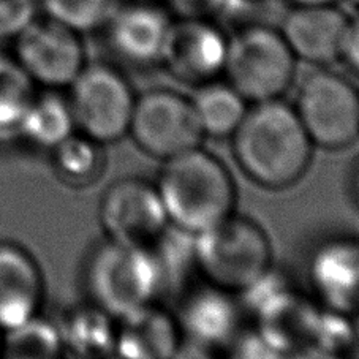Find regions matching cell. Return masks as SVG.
Segmentation results:
<instances>
[{"mask_svg": "<svg viewBox=\"0 0 359 359\" xmlns=\"http://www.w3.org/2000/svg\"><path fill=\"white\" fill-rule=\"evenodd\" d=\"M231 138L241 170L264 189L296 184L312 162L313 142L294 108L280 98L253 103Z\"/></svg>", "mask_w": 359, "mask_h": 359, "instance_id": "6da1fadb", "label": "cell"}, {"mask_svg": "<svg viewBox=\"0 0 359 359\" xmlns=\"http://www.w3.org/2000/svg\"><path fill=\"white\" fill-rule=\"evenodd\" d=\"M157 190L170 224L191 234L234 214L236 187L230 171L201 147L165 160Z\"/></svg>", "mask_w": 359, "mask_h": 359, "instance_id": "7a4b0ae2", "label": "cell"}, {"mask_svg": "<svg viewBox=\"0 0 359 359\" xmlns=\"http://www.w3.org/2000/svg\"><path fill=\"white\" fill-rule=\"evenodd\" d=\"M195 250L206 283L234 294L272 266L268 234L253 220L234 214L195 234Z\"/></svg>", "mask_w": 359, "mask_h": 359, "instance_id": "3957f363", "label": "cell"}, {"mask_svg": "<svg viewBox=\"0 0 359 359\" xmlns=\"http://www.w3.org/2000/svg\"><path fill=\"white\" fill-rule=\"evenodd\" d=\"M86 285L90 302L116 320L160 298L158 269L149 247L111 239L92 252Z\"/></svg>", "mask_w": 359, "mask_h": 359, "instance_id": "277c9868", "label": "cell"}, {"mask_svg": "<svg viewBox=\"0 0 359 359\" xmlns=\"http://www.w3.org/2000/svg\"><path fill=\"white\" fill-rule=\"evenodd\" d=\"M296 60L280 30L250 22L228 40L224 73L247 102H269L280 98L293 84Z\"/></svg>", "mask_w": 359, "mask_h": 359, "instance_id": "5b68a950", "label": "cell"}, {"mask_svg": "<svg viewBox=\"0 0 359 359\" xmlns=\"http://www.w3.org/2000/svg\"><path fill=\"white\" fill-rule=\"evenodd\" d=\"M294 111L313 146L344 149L359 136V92L345 76L320 68L304 76Z\"/></svg>", "mask_w": 359, "mask_h": 359, "instance_id": "8992f818", "label": "cell"}, {"mask_svg": "<svg viewBox=\"0 0 359 359\" xmlns=\"http://www.w3.org/2000/svg\"><path fill=\"white\" fill-rule=\"evenodd\" d=\"M76 127L100 144L128 133L136 97L127 78L108 64H86L70 86Z\"/></svg>", "mask_w": 359, "mask_h": 359, "instance_id": "52a82bcc", "label": "cell"}, {"mask_svg": "<svg viewBox=\"0 0 359 359\" xmlns=\"http://www.w3.org/2000/svg\"><path fill=\"white\" fill-rule=\"evenodd\" d=\"M128 133L140 149L162 160L200 147L204 138L190 98L170 89L136 97Z\"/></svg>", "mask_w": 359, "mask_h": 359, "instance_id": "ba28073f", "label": "cell"}, {"mask_svg": "<svg viewBox=\"0 0 359 359\" xmlns=\"http://www.w3.org/2000/svg\"><path fill=\"white\" fill-rule=\"evenodd\" d=\"M15 40L18 64L49 89L70 88L88 64L81 34L51 18H35Z\"/></svg>", "mask_w": 359, "mask_h": 359, "instance_id": "9c48e42d", "label": "cell"}, {"mask_svg": "<svg viewBox=\"0 0 359 359\" xmlns=\"http://www.w3.org/2000/svg\"><path fill=\"white\" fill-rule=\"evenodd\" d=\"M100 222L108 239L151 247L170 225L157 185L126 177L104 191Z\"/></svg>", "mask_w": 359, "mask_h": 359, "instance_id": "30bf717a", "label": "cell"}, {"mask_svg": "<svg viewBox=\"0 0 359 359\" xmlns=\"http://www.w3.org/2000/svg\"><path fill=\"white\" fill-rule=\"evenodd\" d=\"M228 40L212 20L172 18L162 64L177 81L201 86L225 72Z\"/></svg>", "mask_w": 359, "mask_h": 359, "instance_id": "8fae6325", "label": "cell"}, {"mask_svg": "<svg viewBox=\"0 0 359 359\" xmlns=\"http://www.w3.org/2000/svg\"><path fill=\"white\" fill-rule=\"evenodd\" d=\"M172 16L147 0L117 5L107 26L108 46L121 60L133 67L160 65L168 41Z\"/></svg>", "mask_w": 359, "mask_h": 359, "instance_id": "7c38bea8", "label": "cell"}, {"mask_svg": "<svg viewBox=\"0 0 359 359\" xmlns=\"http://www.w3.org/2000/svg\"><path fill=\"white\" fill-rule=\"evenodd\" d=\"M307 276L325 309L359 315V239L337 236L320 243L309 258Z\"/></svg>", "mask_w": 359, "mask_h": 359, "instance_id": "4fadbf2b", "label": "cell"}, {"mask_svg": "<svg viewBox=\"0 0 359 359\" xmlns=\"http://www.w3.org/2000/svg\"><path fill=\"white\" fill-rule=\"evenodd\" d=\"M243 315L236 294L206 283L182 294L176 321L185 342L217 351L243 330Z\"/></svg>", "mask_w": 359, "mask_h": 359, "instance_id": "5bb4252c", "label": "cell"}, {"mask_svg": "<svg viewBox=\"0 0 359 359\" xmlns=\"http://www.w3.org/2000/svg\"><path fill=\"white\" fill-rule=\"evenodd\" d=\"M350 22L337 5H296L278 30L296 59L327 65L342 59Z\"/></svg>", "mask_w": 359, "mask_h": 359, "instance_id": "9a60e30c", "label": "cell"}, {"mask_svg": "<svg viewBox=\"0 0 359 359\" xmlns=\"http://www.w3.org/2000/svg\"><path fill=\"white\" fill-rule=\"evenodd\" d=\"M45 282L35 259L21 247L0 244V330L26 325L39 313Z\"/></svg>", "mask_w": 359, "mask_h": 359, "instance_id": "2e32d148", "label": "cell"}, {"mask_svg": "<svg viewBox=\"0 0 359 359\" xmlns=\"http://www.w3.org/2000/svg\"><path fill=\"white\" fill-rule=\"evenodd\" d=\"M175 315L154 304L116 320L117 359H171L182 344Z\"/></svg>", "mask_w": 359, "mask_h": 359, "instance_id": "e0dca14e", "label": "cell"}, {"mask_svg": "<svg viewBox=\"0 0 359 359\" xmlns=\"http://www.w3.org/2000/svg\"><path fill=\"white\" fill-rule=\"evenodd\" d=\"M320 309L301 296L294 288L259 312L257 330L285 355H292L302 346L313 344Z\"/></svg>", "mask_w": 359, "mask_h": 359, "instance_id": "ac0fdd59", "label": "cell"}, {"mask_svg": "<svg viewBox=\"0 0 359 359\" xmlns=\"http://www.w3.org/2000/svg\"><path fill=\"white\" fill-rule=\"evenodd\" d=\"M64 359H113L116 318L94 302L65 313L57 326Z\"/></svg>", "mask_w": 359, "mask_h": 359, "instance_id": "d6986e66", "label": "cell"}, {"mask_svg": "<svg viewBox=\"0 0 359 359\" xmlns=\"http://www.w3.org/2000/svg\"><path fill=\"white\" fill-rule=\"evenodd\" d=\"M160 277V296H182L200 276L196 263L195 234L175 225L160 234L151 247Z\"/></svg>", "mask_w": 359, "mask_h": 359, "instance_id": "ffe728a7", "label": "cell"}, {"mask_svg": "<svg viewBox=\"0 0 359 359\" xmlns=\"http://www.w3.org/2000/svg\"><path fill=\"white\" fill-rule=\"evenodd\" d=\"M191 104L203 135L210 138H231L249 109L245 98L220 78L198 86Z\"/></svg>", "mask_w": 359, "mask_h": 359, "instance_id": "44dd1931", "label": "cell"}, {"mask_svg": "<svg viewBox=\"0 0 359 359\" xmlns=\"http://www.w3.org/2000/svg\"><path fill=\"white\" fill-rule=\"evenodd\" d=\"M75 127L70 102L53 90L35 95L20 126L29 140L48 149H54L73 135Z\"/></svg>", "mask_w": 359, "mask_h": 359, "instance_id": "7402d4cb", "label": "cell"}, {"mask_svg": "<svg viewBox=\"0 0 359 359\" xmlns=\"http://www.w3.org/2000/svg\"><path fill=\"white\" fill-rule=\"evenodd\" d=\"M5 332L0 359H64L57 326L49 321L35 317Z\"/></svg>", "mask_w": 359, "mask_h": 359, "instance_id": "603a6c76", "label": "cell"}, {"mask_svg": "<svg viewBox=\"0 0 359 359\" xmlns=\"http://www.w3.org/2000/svg\"><path fill=\"white\" fill-rule=\"evenodd\" d=\"M100 142L84 133L70 135L54 147V162L59 175L75 184H88L102 175L104 154Z\"/></svg>", "mask_w": 359, "mask_h": 359, "instance_id": "cb8c5ba5", "label": "cell"}, {"mask_svg": "<svg viewBox=\"0 0 359 359\" xmlns=\"http://www.w3.org/2000/svg\"><path fill=\"white\" fill-rule=\"evenodd\" d=\"M34 84L16 59L0 53V128H20L35 98Z\"/></svg>", "mask_w": 359, "mask_h": 359, "instance_id": "d4e9b609", "label": "cell"}, {"mask_svg": "<svg viewBox=\"0 0 359 359\" xmlns=\"http://www.w3.org/2000/svg\"><path fill=\"white\" fill-rule=\"evenodd\" d=\"M46 18L78 34L103 30L119 0H40Z\"/></svg>", "mask_w": 359, "mask_h": 359, "instance_id": "484cf974", "label": "cell"}, {"mask_svg": "<svg viewBox=\"0 0 359 359\" xmlns=\"http://www.w3.org/2000/svg\"><path fill=\"white\" fill-rule=\"evenodd\" d=\"M230 359H288L282 350L271 344L257 327L241 330L233 342L228 345Z\"/></svg>", "mask_w": 359, "mask_h": 359, "instance_id": "4316f807", "label": "cell"}, {"mask_svg": "<svg viewBox=\"0 0 359 359\" xmlns=\"http://www.w3.org/2000/svg\"><path fill=\"white\" fill-rule=\"evenodd\" d=\"M35 20V0H0V40L16 39Z\"/></svg>", "mask_w": 359, "mask_h": 359, "instance_id": "83f0119b", "label": "cell"}, {"mask_svg": "<svg viewBox=\"0 0 359 359\" xmlns=\"http://www.w3.org/2000/svg\"><path fill=\"white\" fill-rule=\"evenodd\" d=\"M230 0H166L172 18H198L212 20L225 13Z\"/></svg>", "mask_w": 359, "mask_h": 359, "instance_id": "f1b7e54d", "label": "cell"}, {"mask_svg": "<svg viewBox=\"0 0 359 359\" xmlns=\"http://www.w3.org/2000/svg\"><path fill=\"white\" fill-rule=\"evenodd\" d=\"M342 59H345L351 70L359 75V18L350 22Z\"/></svg>", "mask_w": 359, "mask_h": 359, "instance_id": "f546056e", "label": "cell"}, {"mask_svg": "<svg viewBox=\"0 0 359 359\" xmlns=\"http://www.w3.org/2000/svg\"><path fill=\"white\" fill-rule=\"evenodd\" d=\"M171 359H217V356H215L214 350L184 340Z\"/></svg>", "mask_w": 359, "mask_h": 359, "instance_id": "4dcf8cb0", "label": "cell"}, {"mask_svg": "<svg viewBox=\"0 0 359 359\" xmlns=\"http://www.w3.org/2000/svg\"><path fill=\"white\" fill-rule=\"evenodd\" d=\"M288 359H344V358L337 355V353L323 348V346L311 344L292 353V355L288 356Z\"/></svg>", "mask_w": 359, "mask_h": 359, "instance_id": "1f68e13d", "label": "cell"}, {"mask_svg": "<svg viewBox=\"0 0 359 359\" xmlns=\"http://www.w3.org/2000/svg\"><path fill=\"white\" fill-rule=\"evenodd\" d=\"M290 4L296 5H339L342 0H288Z\"/></svg>", "mask_w": 359, "mask_h": 359, "instance_id": "d6a6232c", "label": "cell"}, {"mask_svg": "<svg viewBox=\"0 0 359 359\" xmlns=\"http://www.w3.org/2000/svg\"><path fill=\"white\" fill-rule=\"evenodd\" d=\"M353 191H355V195L359 201V163L356 165L355 175H353Z\"/></svg>", "mask_w": 359, "mask_h": 359, "instance_id": "836d02e7", "label": "cell"}, {"mask_svg": "<svg viewBox=\"0 0 359 359\" xmlns=\"http://www.w3.org/2000/svg\"><path fill=\"white\" fill-rule=\"evenodd\" d=\"M241 2H259V0H241Z\"/></svg>", "mask_w": 359, "mask_h": 359, "instance_id": "e575fe53", "label": "cell"}]
</instances>
